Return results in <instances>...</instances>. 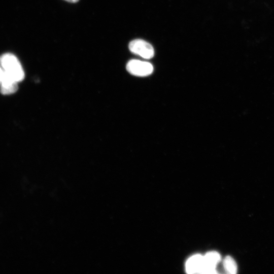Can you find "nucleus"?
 Returning a JSON list of instances; mask_svg holds the SVG:
<instances>
[{
	"instance_id": "obj_1",
	"label": "nucleus",
	"mask_w": 274,
	"mask_h": 274,
	"mask_svg": "<svg viewBox=\"0 0 274 274\" xmlns=\"http://www.w3.org/2000/svg\"><path fill=\"white\" fill-rule=\"evenodd\" d=\"M0 65L6 74L17 83L24 79L23 69L15 55L10 53L2 54L0 56Z\"/></svg>"
},
{
	"instance_id": "obj_2",
	"label": "nucleus",
	"mask_w": 274,
	"mask_h": 274,
	"mask_svg": "<svg viewBox=\"0 0 274 274\" xmlns=\"http://www.w3.org/2000/svg\"><path fill=\"white\" fill-rule=\"evenodd\" d=\"M126 68L130 74L139 77L149 76L153 71V65L150 62L136 59L129 60Z\"/></svg>"
},
{
	"instance_id": "obj_3",
	"label": "nucleus",
	"mask_w": 274,
	"mask_h": 274,
	"mask_svg": "<svg viewBox=\"0 0 274 274\" xmlns=\"http://www.w3.org/2000/svg\"><path fill=\"white\" fill-rule=\"evenodd\" d=\"M129 49L133 54L145 59H150L154 56V50L151 44L144 40L136 39L129 44Z\"/></svg>"
},
{
	"instance_id": "obj_4",
	"label": "nucleus",
	"mask_w": 274,
	"mask_h": 274,
	"mask_svg": "<svg viewBox=\"0 0 274 274\" xmlns=\"http://www.w3.org/2000/svg\"><path fill=\"white\" fill-rule=\"evenodd\" d=\"M221 257L216 251H210L203 256V266L201 273H217L216 266L220 262Z\"/></svg>"
},
{
	"instance_id": "obj_5",
	"label": "nucleus",
	"mask_w": 274,
	"mask_h": 274,
	"mask_svg": "<svg viewBox=\"0 0 274 274\" xmlns=\"http://www.w3.org/2000/svg\"><path fill=\"white\" fill-rule=\"evenodd\" d=\"M203 266V256L195 254L187 260L185 269L188 273H202Z\"/></svg>"
},
{
	"instance_id": "obj_6",
	"label": "nucleus",
	"mask_w": 274,
	"mask_h": 274,
	"mask_svg": "<svg viewBox=\"0 0 274 274\" xmlns=\"http://www.w3.org/2000/svg\"><path fill=\"white\" fill-rule=\"evenodd\" d=\"M18 90V83L10 77L6 73L0 84V92L2 94L14 93Z\"/></svg>"
},
{
	"instance_id": "obj_7",
	"label": "nucleus",
	"mask_w": 274,
	"mask_h": 274,
	"mask_svg": "<svg viewBox=\"0 0 274 274\" xmlns=\"http://www.w3.org/2000/svg\"><path fill=\"white\" fill-rule=\"evenodd\" d=\"M224 270L226 272L235 274L237 271V264L234 259L230 256H226L223 262Z\"/></svg>"
},
{
	"instance_id": "obj_8",
	"label": "nucleus",
	"mask_w": 274,
	"mask_h": 274,
	"mask_svg": "<svg viewBox=\"0 0 274 274\" xmlns=\"http://www.w3.org/2000/svg\"><path fill=\"white\" fill-rule=\"evenodd\" d=\"M5 72L4 71V70L2 68L1 66L0 65V84L1 83V82L4 77L5 75Z\"/></svg>"
},
{
	"instance_id": "obj_9",
	"label": "nucleus",
	"mask_w": 274,
	"mask_h": 274,
	"mask_svg": "<svg viewBox=\"0 0 274 274\" xmlns=\"http://www.w3.org/2000/svg\"><path fill=\"white\" fill-rule=\"evenodd\" d=\"M65 1L70 2V3H76L78 1H79V0H65Z\"/></svg>"
}]
</instances>
